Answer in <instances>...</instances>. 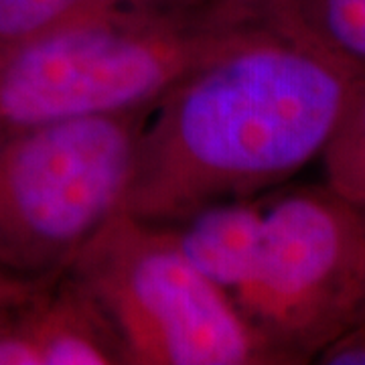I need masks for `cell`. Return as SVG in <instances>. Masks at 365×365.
Listing matches in <instances>:
<instances>
[{
    "instance_id": "6da1fadb",
    "label": "cell",
    "mask_w": 365,
    "mask_h": 365,
    "mask_svg": "<svg viewBox=\"0 0 365 365\" xmlns=\"http://www.w3.org/2000/svg\"><path fill=\"white\" fill-rule=\"evenodd\" d=\"M364 83V63L317 33L294 0H278L158 102L118 211L173 225L211 203L270 193L321 158Z\"/></svg>"
},
{
    "instance_id": "8fae6325",
    "label": "cell",
    "mask_w": 365,
    "mask_h": 365,
    "mask_svg": "<svg viewBox=\"0 0 365 365\" xmlns=\"http://www.w3.org/2000/svg\"><path fill=\"white\" fill-rule=\"evenodd\" d=\"M314 361L325 365H365V319L325 347Z\"/></svg>"
},
{
    "instance_id": "7a4b0ae2",
    "label": "cell",
    "mask_w": 365,
    "mask_h": 365,
    "mask_svg": "<svg viewBox=\"0 0 365 365\" xmlns=\"http://www.w3.org/2000/svg\"><path fill=\"white\" fill-rule=\"evenodd\" d=\"M272 9L215 0L195 9L116 11L0 45V136L158 104Z\"/></svg>"
},
{
    "instance_id": "7c38bea8",
    "label": "cell",
    "mask_w": 365,
    "mask_h": 365,
    "mask_svg": "<svg viewBox=\"0 0 365 365\" xmlns=\"http://www.w3.org/2000/svg\"><path fill=\"white\" fill-rule=\"evenodd\" d=\"M57 276H59V274H57ZM53 278H55V276H53ZM49 280H51V278L26 280V278H19V276H14V274L6 272V270L0 268V313L21 309V307L33 299Z\"/></svg>"
},
{
    "instance_id": "277c9868",
    "label": "cell",
    "mask_w": 365,
    "mask_h": 365,
    "mask_svg": "<svg viewBox=\"0 0 365 365\" xmlns=\"http://www.w3.org/2000/svg\"><path fill=\"white\" fill-rule=\"evenodd\" d=\"M153 106L0 136V268L26 280L66 272L120 205Z\"/></svg>"
},
{
    "instance_id": "5b68a950",
    "label": "cell",
    "mask_w": 365,
    "mask_h": 365,
    "mask_svg": "<svg viewBox=\"0 0 365 365\" xmlns=\"http://www.w3.org/2000/svg\"><path fill=\"white\" fill-rule=\"evenodd\" d=\"M232 300L280 365L313 364L364 313V213L327 182L264 193L258 260Z\"/></svg>"
},
{
    "instance_id": "9c48e42d",
    "label": "cell",
    "mask_w": 365,
    "mask_h": 365,
    "mask_svg": "<svg viewBox=\"0 0 365 365\" xmlns=\"http://www.w3.org/2000/svg\"><path fill=\"white\" fill-rule=\"evenodd\" d=\"M321 160L327 185L365 211V83L353 96Z\"/></svg>"
},
{
    "instance_id": "ba28073f",
    "label": "cell",
    "mask_w": 365,
    "mask_h": 365,
    "mask_svg": "<svg viewBox=\"0 0 365 365\" xmlns=\"http://www.w3.org/2000/svg\"><path fill=\"white\" fill-rule=\"evenodd\" d=\"M211 2L215 0H0V45L96 14L195 9Z\"/></svg>"
},
{
    "instance_id": "8992f818",
    "label": "cell",
    "mask_w": 365,
    "mask_h": 365,
    "mask_svg": "<svg viewBox=\"0 0 365 365\" xmlns=\"http://www.w3.org/2000/svg\"><path fill=\"white\" fill-rule=\"evenodd\" d=\"M35 365H124L110 323L67 272L51 278L19 311Z\"/></svg>"
},
{
    "instance_id": "30bf717a",
    "label": "cell",
    "mask_w": 365,
    "mask_h": 365,
    "mask_svg": "<svg viewBox=\"0 0 365 365\" xmlns=\"http://www.w3.org/2000/svg\"><path fill=\"white\" fill-rule=\"evenodd\" d=\"M294 4L317 33L365 66V0H294Z\"/></svg>"
},
{
    "instance_id": "52a82bcc",
    "label": "cell",
    "mask_w": 365,
    "mask_h": 365,
    "mask_svg": "<svg viewBox=\"0 0 365 365\" xmlns=\"http://www.w3.org/2000/svg\"><path fill=\"white\" fill-rule=\"evenodd\" d=\"M167 227L182 256L232 297L258 260L264 195L211 203Z\"/></svg>"
},
{
    "instance_id": "5bb4252c",
    "label": "cell",
    "mask_w": 365,
    "mask_h": 365,
    "mask_svg": "<svg viewBox=\"0 0 365 365\" xmlns=\"http://www.w3.org/2000/svg\"><path fill=\"white\" fill-rule=\"evenodd\" d=\"M254 2H272V0H254Z\"/></svg>"
},
{
    "instance_id": "3957f363",
    "label": "cell",
    "mask_w": 365,
    "mask_h": 365,
    "mask_svg": "<svg viewBox=\"0 0 365 365\" xmlns=\"http://www.w3.org/2000/svg\"><path fill=\"white\" fill-rule=\"evenodd\" d=\"M66 272L110 323L124 365H280L167 225L116 209Z\"/></svg>"
},
{
    "instance_id": "4fadbf2b",
    "label": "cell",
    "mask_w": 365,
    "mask_h": 365,
    "mask_svg": "<svg viewBox=\"0 0 365 365\" xmlns=\"http://www.w3.org/2000/svg\"><path fill=\"white\" fill-rule=\"evenodd\" d=\"M359 211H361V209H359ZM361 213H364V222H365V211H361ZM365 319V307H364V313H361V319H359V321H364Z\"/></svg>"
}]
</instances>
